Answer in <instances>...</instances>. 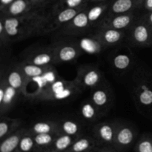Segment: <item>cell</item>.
I'll return each mask as SVG.
<instances>
[{
    "label": "cell",
    "instance_id": "6da1fadb",
    "mask_svg": "<svg viewBox=\"0 0 152 152\" xmlns=\"http://www.w3.org/2000/svg\"><path fill=\"white\" fill-rule=\"evenodd\" d=\"M5 31L11 42L21 41L37 35H42L48 14L36 10L19 16H1Z\"/></svg>",
    "mask_w": 152,
    "mask_h": 152
},
{
    "label": "cell",
    "instance_id": "7a4b0ae2",
    "mask_svg": "<svg viewBox=\"0 0 152 152\" xmlns=\"http://www.w3.org/2000/svg\"><path fill=\"white\" fill-rule=\"evenodd\" d=\"M132 97L138 111L145 115L152 114V76L138 70L132 77Z\"/></svg>",
    "mask_w": 152,
    "mask_h": 152
},
{
    "label": "cell",
    "instance_id": "3957f363",
    "mask_svg": "<svg viewBox=\"0 0 152 152\" xmlns=\"http://www.w3.org/2000/svg\"><path fill=\"white\" fill-rule=\"evenodd\" d=\"M80 90L74 80L66 81L59 77L36 99L41 101L62 100L70 97Z\"/></svg>",
    "mask_w": 152,
    "mask_h": 152
},
{
    "label": "cell",
    "instance_id": "277c9868",
    "mask_svg": "<svg viewBox=\"0 0 152 152\" xmlns=\"http://www.w3.org/2000/svg\"><path fill=\"white\" fill-rule=\"evenodd\" d=\"M22 60L39 66H52L56 64L53 45L31 48L25 50Z\"/></svg>",
    "mask_w": 152,
    "mask_h": 152
},
{
    "label": "cell",
    "instance_id": "5b68a950",
    "mask_svg": "<svg viewBox=\"0 0 152 152\" xmlns=\"http://www.w3.org/2000/svg\"><path fill=\"white\" fill-rule=\"evenodd\" d=\"M87 7L80 8H64L54 13H48V19L43 30L42 35L60 30L62 27L68 24L79 12L84 10Z\"/></svg>",
    "mask_w": 152,
    "mask_h": 152
},
{
    "label": "cell",
    "instance_id": "8992f818",
    "mask_svg": "<svg viewBox=\"0 0 152 152\" xmlns=\"http://www.w3.org/2000/svg\"><path fill=\"white\" fill-rule=\"evenodd\" d=\"M74 80L81 90H92L102 83V74L93 65H82L77 70Z\"/></svg>",
    "mask_w": 152,
    "mask_h": 152
},
{
    "label": "cell",
    "instance_id": "52a82bcc",
    "mask_svg": "<svg viewBox=\"0 0 152 152\" xmlns=\"http://www.w3.org/2000/svg\"><path fill=\"white\" fill-rule=\"evenodd\" d=\"M129 31V41L135 46L148 47L152 45V29L142 17L135 20Z\"/></svg>",
    "mask_w": 152,
    "mask_h": 152
},
{
    "label": "cell",
    "instance_id": "ba28073f",
    "mask_svg": "<svg viewBox=\"0 0 152 152\" xmlns=\"http://www.w3.org/2000/svg\"><path fill=\"white\" fill-rule=\"evenodd\" d=\"M137 137L136 129L129 123L117 122L114 148L117 151L129 148Z\"/></svg>",
    "mask_w": 152,
    "mask_h": 152
},
{
    "label": "cell",
    "instance_id": "9c48e42d",
    "mask_svg": "<svg viewBox=\"0 0 152 152\" xmlns=\"http://www.w3.org/2000/svg\"><path fill=\"white\" fill-rule=\"evenodd\" d=\"M117 122H102L92 129L93 137L99 147H114Z\"/></svg>",
    "mask_w": 152,
    "mask_h": 152
},
{
    "label": "cell",
    "instance_id": "30bf717a",
    "mask_svg": "<svg viewBox=\"0 0 152 152\" xmlns=\"http://www.w3.org/2000/svg\"><path fill=\"white\" fill-rule=\"evenodd\" d=\"M56 64L72 62L80 56L81 49L78 44L73 42L58 41L53 43Z\"/></svg>",
    "mask_w": 152,
    "mask_h": 152
},
{
    "label": "cell",
    "instance_id": "8fae6325",
    "mask_svg": "<svg viewBox=\"0 0 152 152\" xmlns=\"http://www.w3.org/2000/svg\"><path fill=\"white\" fill-rule=\"evenodd\" d=\"M135 20L136 18L134 12L107 15L99 22L97 28H109L124 31L129 30Z\"/></svg>",
    "mask_w": 152,
    "mask_h": 152
},
{
    "label": "cell",
    "instance_id": "7c38bea8",
    "mask_svg": "<svg viewBox=\"0 0 152 152\" xmlns=\"http://www.w3.org/2000/svg\"><path fill=\"white\" fill-rule=\"evenodd\" d=\"M20 92L7 84L1 75L0 80V114L1 117L9 112L18 99Z\"/></svg>",
    "mask_w": 152,
    "mask_h": 152
},
{
    "label": "cell",
    "instance_id": "4fadbf2b",
    "mask_svg": "<svg viewBox=\"0 0 152 152\" xmlns=\"http://www.w3.org/2000/svg\"><path fill=\"white\" fill-rule=\"evenodd\" d=\"M91 27L86 8L79 12L68 24L60 29L61 32L65 36H77L83 34Z\"/></svg>",
    "mask_w": 152,
    "mask_h": 152
},
{
    "label": "cell",
    "instance_id": "5bb4252c",
    "mask_svg": "<svg viewBox=\"0 0 152 152\" xmlns=\"http://www.w3.org/2000/svg\"><path fill=\"white\" fill-rule=\"evenodd\" d=\"M90 99L102 114H105L112 103V93L111 89L102 83L92 89Z\"/></svg>",
    "mask_w": 152,
    "mask_h": 152
},
{
    "label": "cell",
    "instance_id": "9a60e30c",
    "mask_svg": "<svg viewBox=\"0 0 152 152\" xmlns=\"http://www.w3.org/2000/svg\"><path fill=\"white\" fill-rule=\"evenodd\" d=\"M5 78L7 84L19 91L22 94H26V88L28 84L26 77H25L18 64L11 65L5 71V74H1Z\"/></svg>",
    "mask_w": 152,
    "mask_h": 152
},
{
    "label": "cell",
    "instance_id": "2e32d148",
    "mask_svg": "<svg viewBox=\"0 0 152 152\" xmlns=\"http://www.w3.org/2000/svg\"><path fill=\"white\" fill-rule=\"evenodd\" d=\"M93 35L105 48L119 44L123 40L125 32L109 28H97V30Z\"/></svg>",
    "mask_w": 152,
    "mask_h": 152
},
{
    "label": "cell",
    "instance_id": "e0dca14e",
    "mask_svg": "<svg viewBox=\"0 0 152 152\" xmlns=\"http://www.w3.org/2000/svg\"><path fill=\"white\" fill-rule=\"evenodd\" d=\"M143 3L144 0H114L111 2L107 15L132 13L143 7Z\"/></svg>",
    "mask_w": 152,
    "mask_h": 152
},
{
    "label": "cell",
    "instance_id": "ac0fdd59",
    "mask_svg": "<svg viewBox=\"0 0 152 152\" xmlns=\"http://www.w3.org/2000/svg\"><path fill=\"white\" fill-rule=\"evenodd\" d=\"M36 10L31 0H15L1 10V16H19Z\"/></svg>",
    "mask_w": 152,
    "mask_h": 152
},
{
    "label": "cell",
    "instance_id": "d6986e66",
    "mask_svg": "<svg viewBox=\"0 0 152 152\" xmlns=\"http://www.w3.org/2000/svg\"><path fill=\"white\" fill-rule=\"evenodd\" d=\"M111 64L118 72H126L133 65L134 58L132 53L125 51H117L111 56Z\"/></svg>",
    "mask_w": 152,
    "mask_h": 152
},
{
    "label": "cell",
    "instance_id": "ffe728a7",
    "mask_svg": "<svg viewBox=\"0 0 152 152\" xmlns=\"http://www.w3.org/2000/svg\"><path fill=\"white\" fill-rule=\"evenodd\" d=\"M91 7H86L88 17L91 26L98 25L99 22L107 15L111 2L107 1H98Z\"/></svg>",
    "mask_w": 152,
    "mask_h": 152
},
{
    "label": "cell",
    "instance_id": "44dd1931",
    "mask_svg": "<svg viewBox=\"0 0 152 152\" xmlns=\"http://www.w3.org/2000/svg\"><path fill=\"white\" fill-rule=\"evenodd\" d=\"M99 147L93 136L80 135L65 152H83Z\"/></svg>",
    "mask_w": 152,
    "mask_h": 152
},
{
    "label": "cell",
    "instance_id": "7402d4cb",
    "mask_svg": "<svg viewBox=\"0 0 152 152\" xmlns=\"http://www.w3.org/2000/svg\"><path fill=\"white\" fill-rule=\"evenodd\" d=\"M27 129L20 128L16 132L9 136L6 137L4 139L1 140L0 144V152H16L19 142L24 134L26 132Z\"/></svg>",
    "mask_w": 152,
    "mask_h": 152
},
{
    "label": "cell",
    "instance_id": "603a6c76",
    "mask_svg": "<svg viewBox=\"0 0 152 152\" xmlns=\"http://www.w3.org/2000/svg\"><path fill=\"white\" fill-rule=\"evenodd\" d=\"M17 64L20 68L21 71L25 75V77H26L28 83L33 79L37 78V77H40L42 74H44L51 67H53V65L52 66H39V65H34V64L28 63V62H25L23 60L18 62Z\"/></svg>",
    "mask_w": 152,
    "mask_h": 152
},
{
    "label": "cell",
    "instance_id": "cb8c5ba5",
    "mask_svg": "<svg viewBox=\"0 0 152 152\" xmlns=\"http://www.w3.org/2000/svg\"><path fill=\"white\" fill-rule=\"evenodd\" d=\"M33 135L39 134H60L59 127V121H39L34 123L31 128L28 129Z\"/></svg>",
    "mask_w": 152,
    "mask_h": 152
},
{
    "label": "cell",
    "instance_id": "d4e9b609",
    "mask_svg": "<svg viewBox=\"0 0 152 152\" xmlns=\"http://www.w3.org/2000/svg\"><path fill=\"white\" fill-rule=\"evenodd\" d=\"M22 121L18 118H10L7 117H1L0 121V140H2L6 137L9 136L19 129Z\"/></svg>",
    "mask_w": 152,
    "mask_h": 152
},
{
    "label": "cell",
    "instance_id": "484cf974",
    "mask_svg": "<svg viewBox=\"0 0 152 152\" xmlns=\"http://www.w3.org/2000/svg\"><path fill=\"white\" fill-rule=\"evenodd\" d=\"M80 114L88 122H95L100 118L103 114L93 103L90 99L83 101L80 105Z\"/></svg>",
    "mask_w": 152,
    "mask_h": 152
},
{
    "label": "cell",
    "instance_id": "4316f807",
    "mask_svg": "<svg viewBox=\"0 0 152 152\" xmlns=\"http://www.w3.org/2000/svg\"><path fill=\"white\" fill-rule=\"evenodd\" d=\"M77 44L81 49L82 52H86L90 54L99 53L105 48V46L94 35L91 37H85L80 39Z\"/></svg>",
    "mask_w": 152,
    "mask_h": 152
},
{
    "label": "cell",
    "instance_id": "83f0119b",
    "mask_svg": "<svg viewBox=\"0 0 152 152\" xmlns=\"http://www.w3.org/2000/svg\"><path fill=\"white\" fill-rule=\"evenodd\" d=\"M59 127L60 134L70 135L72 137L80 136L83 127L80 123L71 119H64L59 121Z\"/></svg>",
    "mask_w": 152,
    "mask_h": 152
},
{
    "label": "cell",
    "instance_id": "f1b7e54d",
    "mask_svg": "<svg viewBox=\"0 0 152 152\" xmlns=\"http://www.w3.org/2000/svg\"><path fill=\"white\" fill-rule=\"evenodd\" d=\"M58 135L59 134H39L34 135L35 149H39V152H48Z\"/></svg>",
    "mask_w": 152,
    "mask_h": 152
},
{
    "label": "cell",
    "instance_id": "f546056e",
    "mask_svg": "<svg viewBox=\"0 0 152 152\" xmlns=\"http://www.w3.org/2000/svg\"><path fill=\"white\" fill-rule=\"evenodd\" d=\"M77 137L60 134L56 137L48 152H65L74 142Z\"/></svg>",
    "mask_w": 152,
    "mask_h": 152
},
{
    "label": "cell",
    "instance_id": "4dcf8cb0",
    "mask_svg": "<svg viewBox=\"0 0 152 152\" xmlns=\"http://www.w3.org/2000/svg\"><path fill=\"white\" fill-rule=\"evenodd\" d=\"M90 0H61L54 3L50 13L60 10L64 8H80L87 7Z\"/></svg>",
    "mask_w": 152,
    "mask_h": 152
},
{
    "label": "cell",
    "instance_id": "1f68e13d",
    "mask_svg": "<svg viewBox=\"0 0 152 152\" xmlns=\"http://www.w3.org/2000/svg\"><path fill=\"white\" fill-rule=\"evenodd\" d=\"M36 145L34 141V135L28 132L27 129L26 132L24 134L19 142L16 152H31L35 149Z\"/></svg>",
    "mask_w": 152,
    "mask_h": 152
},
{
    "label": "cell",
    "instance_id": "d6a6232c",
    "mask_svg": "<svg viewBox=\"0 0 152 152\" xmlns=\"http://www.w3.org/2000/svg\"><path fill=\"white\" fill-rule=\"evenodd\" d=\"M135 152H152V136L144 135L137 142Z\"/></svg>",
    "mask_w": 152,
    "mask_h": 152
},
{
    "label": "cell",
    "instance_id": "836d02e7",
    "mask_svg": "<svg viewBox=\"0 0 152 152\" xmlns=\"http://www.w3.org/2000/svg\"><path fill=\"white\" fill-rule=\"evenodd\" d=\"M0 42H1V48H3L4 47L7 48L9 44L11 43V41L5 31L3 21L1 19H0Z\"/></svg>",
    "mask_w": 152,
    "mask_h": 152
},
{
    "label": "cell",
    "instance_id": "e575fe53",
    "mask_svg": "<svg viewBox=\"0 0 152 152\" xmlns=\"http://www.w3.org/2000/svg\"><path fill=\"white\" fill-rule=\"evenodd\" d=\"M33 6L37 10H42L43 7L50 0H31ZM51 1V0H50Z\"/></svg>",
    "mask_w": 152,
    "mask_h": 152
},
{
    "label": "cell",
    "instance_id": "d590c367",
    "mask_svg": "<svg viewBox=\"0 0 152 152\" xmlns=\"http://www.w3.org/2000/svg\"><path fill=\"white\" fill-rule=\"evenodd\" d=\"M142 18L146 22L147 25L152 29V10L147 12V13H145L144 16H142Z\"/></svg>",
    "mask_w": 152,
    "mask_h": 152
},
{
    "label": "cell",
    "instance_id": "8d00e7d4",
    "mask_svg": "<svg viewBox=\"0 0 152 152\" xmlns=\"http://www.w3.org/2000/svg\"><path fill=\"white\" fill-rule=\"evenodd\" d=\"M98 152H119L114 147H99Z\"/></svg>",
    "mask_w": 152,
    "mask_h": 152
},
{
    "label": "cell",
    "instance_id": "74e56055",
    "mask_svg": "<svg viewBox=\"0 0 152 152\" xmlns=\"http://www.w3.org/2000/svg\"><path fill=\"white\" fill-rule=\"evenodd\" d=\"M13 1H15V0H0V3H1V4H0V10L5 8L7 6L11 4Z\"/></svg>",
    "mask_w": 152,
    "mask_h": 152
},
{
    "label": "cell",
    "instance_id": "f35d334b",
    "mask_svg": "<svg viewBox=\"0 0 152 152\" xmlns=\"http://www.w3.org/2000/svg\"><path fill=\"white\" fill-rule=\"evenodd\" d=\"M143 7L147 11L152 10V0H144Z\"/></svg>",
    "mask_w": 152,
    "mask_h": 152
},
{
    "label": "cell",
    "instance_id": "ab89813d",
    "mask_svg": "<svg viewBox=\"0 0 152 152\" xmlns=\"http://www.w3.org/2000/svg\"><path fill=\"white\" fill-rule=\"evenodd\" d=\"M98 148H99V147H98V148H94V149L88 150V151H83V152H98Z\"/></svg>",
    "mask_w": 152,
    "mask_h": 152
},
{
    "label": "cell",
    "instance_id": "60d3db41",
    "mask_svg": "<svg viewBox=\"0 0 152 152\" xmlns=\"http://www.w3.org/2000/svg\"><path fill=\"white\" fill-rule=\"evenodd\" d=\"M107 1V0H90V2H98V1Z\"/></svg>",
    "mask_w": 152,
    "mask_h": 152
},
{
    "label": "cell",
    "instance_id": "b9f144b4",
    "mask_svg": "<svg viewBox=\"0 0 152 152\" xmlns=\"http://www.w3.org/2000/svg\"><path fill=\"white\" fill-rule=\"evenodd\" d=\"M51 1H55V3H56V2H57V1H61V0H51Z\"/></svg>",
    "mask_w": 152,
    "mask_h": 152
}]
</instances>
